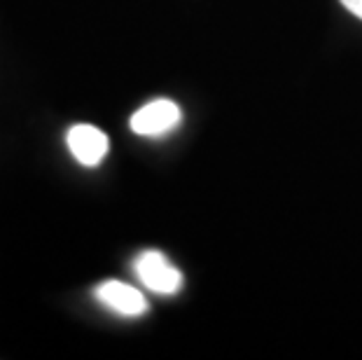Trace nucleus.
I'll use <instances>...</instances> for the list:
<instances>
[{"mask_svg": "<svg viewBox=\"0 0 362 360\" xmlns=\"http://www.w3.org/2000/svg\"><path fill=\"white\" fill-rule=\"evenodd\" d=\"M134 269L138 274V279L143 281V286L150 288L152 293L175 295L182 288V274L157 250L143 252V255L136 260Z\"/></svg>", "mask_w": 362, "mask_h": 360, "instance_id": "nucleus-1", "label": "nucleus"}, {"mask_svg": "<svg viewBox=\"0 0 362 360\" xmlns=\"http://www.w3.org/2000/svg\"><path fill=\"white\" fill-rule=\"evenodd\" d=\"M180 124V108L168 98H157L131 117V129L138 136H161Z\"/></svg>", "mask_w": 362, "mask_h": 360, "instance_id": "nucleus-2", "label": "nucleus"}, {"mask_svg": "<svg viewBox=\"0 0 362 360\" xmlns=\"http://www.w3.org/2000/svg\"><path fill=\"white\" fill-rule=\"evenodd\" d=\"M68 148H71L73 157L84 166H96L107 152V136L94 124H75L68 132Z\"/></svg>", "mask_w": 362, "mask_h": 360, "instance_id": "nucleus-3", "label": "nucleus"}, {"mask_svg": "<svg viewBox=\"0 0 362 360\" xmlns=\"http://www.w3.org/2000/svg\"><path fill=\"white\" fill-rule=\"evenodd\" d=\"M98 302H103L107 309H112L119 316H143L148 311V302L145 297L138 293L136 288H131L129 283L122 281H105L96 288Z\"/></svg>", "mask_w": 362, "mask_h": 360, "instance_id": "nucleus-4", "label": "nucleus"}, {"mask_svg": "<svg viewBox=\"0 0 362 360\" xmlns=\"http://www.w3.org/2000/svg\"><path fill=\"white\" fill-rule=\"evenodd\" d=\"M341 5H344L349 12L356 14L358 19H362V0H341Z\"/></svg>", "mask_w": 362, "mask_h": 360, "instance_id": "nucleus-5", "label": "nucleus"}]
</instances>
